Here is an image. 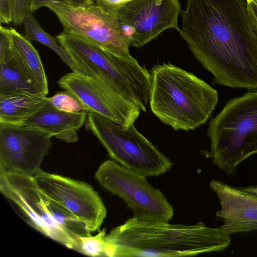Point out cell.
<instances>
[{
	"instance_id": "1",
	"label": "cell",
	"mask_w": 257,
	"mask_h": 257,
	"mask_svg": "<svg viewBox=\"0 0 257 257\" xmlns=\"http://www.w3.org/2000/svg\"><path fill=\"white\" fill-rule=\"evenodd\" d=\"M179 33L216 83L257 89V30L245 0H187Z\"/></svg>"
},
{
	"instance_id": "2",
	"label": "cell",
	"mask_w": 257,
	"mask_h": 257,
	"mask_svg": "<svg viewBox=\"0 0 257 257\" xmlns=\"http://www.w3.org/2000/svg\"><path fill=\"white\" fill-rule=\"evenodd\" d=\"M109 257L184 256L221 251L230 235L203 222L192 225L145 221L133 217L106 235Z\"/></svg>"
},
{
	"instance_id": "3",
	"label": "cell",
	"mask_w": 257,
	"mask_h": 257,
	"mask_svg": "<svg viewBox=\"0 0 257 257\" xmlns=\"http://www.w3.org/2000/svg\"><path fill=\"white\" fill-rule=\"evenodd\" d=\"M150 73V106L163 123L188 131L206 122L218 101L216 90L170 63L154 65Z\"/></svg>"
},
{
	"instance_id": "4",
	"label": "cell",
	"mask_w": 257,
	"mask_h": 257,
	"mask_svg": "<svg viewBox=\"0 0 257 257\" xmlns=\"http://www.w3.org/2000/svg\"><path fill=\"white\" fill-rule=\"evenodd\" d=\"M56 39L69 53L73 71L103 81L146 111L151 87L150 73L130 52L113 51L63 31Z\"/></svg>"
},
{
	"instance_id": "5",
	"label": "cell",
	"mask_w": 257,
	"mask_h": 257,
	"mask_svg": "<svg viewBox=\"0 0 257 257\" xmlns=\"http://www.w3.org/2000/svg\"><path fill=\"white\" fill-rule=\"evenodd\" d=\"M208 135L213 164L233 175L239 164L257 154V91L228 101L210 121Z\"/></svg>"
},
{
	"instance_id": "6",
	"label": "cell",
	"mask_w": 257,
	"mask_h": 257,
	"mask_svg": "<svg viewBox=\"0 0 257 257\" xmlns=\"http://www.w3.org/2000/svg\"><path fill=\"white\" fill-rule=\"evenodd\" d=\"M0 190L20 208L32 227L66 247L76 250V242L68 232L77 229L79 220L43 193L33 176L0 170Z\"/></svg>"
},
{
	"instance_id": "7",
	"label": "cell",
	"mask_w": 257,
	"mask_h": 257,
	"mask_svg": "<svg viewBox=\"0 0 257 257\" xmlns=\"http://www.w3.org/2000/svg\"><path fill=\"white\" fill-rule=\"evenodd\" d=\"M92 132L114 161L145 177L158 176L171 170L173 163L134 124L125 127L94 112L86 119Z\"/></svg>"
},
{
	"instance_id": "8",
	"label": "cell",
	"mask_w": 257,
	"mask_h": 257,
	"mask_svg": "<svg viewBox=\"0 0 257 257\" xmlns=\"http://www.w3.org/2000/svg\"><path fill=\"white\" fill-rule=\"evenodd\" d=\"M95 178L104 188L126 203L136 218L145 221H169L172 218V206L146 177L108 160L99 166Z\"/></svg>"
},
{
	"instance_id": "9",
	"label": "cell",
	"mask_w": 257,
	"mask_h": 257,
	"mask_svg": "<svg viewBox=\"0 0 257 257\" xmlns=\"http://www.w3.org/2000/svg\"><path fill=\"white\" fill-rule=\"evenodd\" d=\"M47 8L55 14L63 32L113 51L129 52L130 44L122 31L117 14L106 12L95 4L79 7L56 3Z\"/></svg>"
},
{
	"instance_id": "10",
	"label": "cell",
	"mask_w": 257,
	"mask_h": 257,
	"mask_svg": "<svg viewBox=\"0 0 257 257\" xmlns=\"http://www.w3.org/2000/svg\"><path fill=\"white\" fill-rule=\"evenodd\" d=\"M33 178L43 193L81 221L91 232L99 230L107 211L101 198L91 186L41 169Z\"/></svg>"
},
{
	"instance_id": "11",
	"label": "cell",
	"mask_w": 257,
	"mask_h": 257,
	"mask_svg": "<svg viewBox=\"0 0 257 257\" xmlns=\"http://www.w3.org/2000/svg\"><path fill=\"white\" fill-rule=\"evenodd\" d=\"M60 87L75 94L88 112H92L127 127L134 123L141 109L103 81L77 71L63 75Z\"/></svg>"
},
{
	"instance_id": "12",
	"label": "cell",
	"mask_w": 257,
	"mask_h": 257,
	"mask_svg": "<svg viewBox=\"0 0 257 257\" xmlns=\"http://www.w3.org/2000/svg\"><path fill=\"white\" fill-rule=\"evenodd\" d=\"M52 137L28 125L0 123V170L33 176L41 169Z\"/></svg>"
},
{
	"instance_id": "13",
	"label": "cell",
	"mask_w": 257,
	"mask_h": 257,
	"mask_svg": "<svg viewBox=\"0 0 257 257\" xmlns=\"http://www.w3.org/2000/svg\"><path fill=\"white\" fill-rule=\"evenodd\" d=\"M179 0H133L117 14L121 24L132 29L131 46H144L164 31L179 30Z\"/></svg>"
},
{
	"instance_id": "14",
	"label": "cell",
	"mask_w": 257,
	"mask_h": 257,
	"mask_svg": "<svg viewBox=\"0 0 257 257\" xmlns=\"http://www.w3.org/2000/svg\"><path fill=\"white\" fill-rule=\"evenodd\" d=\"M209 186L219 200L221 208L215 215L223 219L219 227L224 232L257 230V195L215 179Z\"/></svg>"
},
{
	"instance_id": "15",
	"label": "cell",
	"mask_w": 257,
	"mask_h": 257,
	"mask_svg": "<svg viewBox=\"0 0 257 257\" xmlns=\"http://www.w3.org/2000/svg\"><path fill=\"white\" fill-rule=\"evenodd\" d=\"M88 111L69 112L52 105L48 100L35 114L22 124L28 125L50 134L67 143L78 140L77 131L86 121Z\"/></svg>"
},
{
	"instance_id": "16",
	"label": "cell",
	"mask_w": 257,
	"mask_h": 257,
	"mask_svg": "<svg viewBox=\"0 0 257 257\" xmlns=\"http://www.w3.org/2000/svg\"><path fill=\"white\" fill-rule=\"evenodd\" d=\"M23 93L45 95L24 65L12 41L0 48V97Z\"/></svg>"
},
{
	"instance_id": "17",
	"label": "cell",
	"mask_w": 257,
	"mask_h": 257,
	"mask_svg": "<svg viewBox=\"0 0 257 257\" xmlns=\"http://www.w3.org/2000/svg\"><path fill=\"white\" fill-rule=\"evenodd\" d=\"M47 100L46 95L26 93L0 97V123L22 124Z\"/></svg>"
},
{
	"instance_id": "18",
	"label": "cell",
	"mask_w": 257,
	"mask_h": 257,
	"mask_svg": "<svg viewBox=\"0 0 257 257\" xmlns=\"http://www.w3.org/2000/svg\"><path fill=\"white\" fill-rule=\"evenodd\" d=\"M10 33L14 46L25 67L33 76L44 94L48 93L47 76L38 51L16 29L10 28Z\"/></svg>"
},
{
	"instance_id": "19",
	"label": "cell",
	"mask_w": 257,
	"mask_h": 257,
	"mask_svg": "<svg viewBox=\"0 0 257 257\" xmlns=\"http://www.w3.org/2000/svg\"><path fill=\"white\" fill-rule=\"evenodd\" d=\"M24 36L29 41H37L54 51L60 58L73 71L74 67L71 57L67 50L59 43L57 39L46 32L40 26L33 15L27 14L24 18Z\"/></svg>"
},
{
	"instance_id": "20",
	"label": "cell",
	"mask_w": 257,
	"mask_h": 257,
	"mask_svg": "<svg viewBox=\"0 0 257 257\" xmlns=\"http://www.w3.org/2000/svg\"><path fill=\"white\" fill-rule=\"evenodd\" d=\"M106 234V230L103 229L94 236L80 237L76 251L90 256H108Z\"/></svg>"
},
{
	"instance_id": "21",
	"label": "cell",
	"mask_w": 257,
	"mask_h": 257,
	"mask_svg": "<svg viewBox=\"0 0 257 257\" xmlns=\"http://www.w3.org/2000/svg\"><path fill=\"white\" fill-rule=\"evenodd\" d=\"M48 101L54 107L69 112L87 111L80 100L72 92L64 90L59 91L50 97Z\"/></svg>"
},
{
	"instance_id": "22",
	"label": "cell",
	"mask_w": 257,
	"mask_h": 257,
	"mask_svg": "<svg viewBox=\"0 0 257 257\" xmlns=\"http://www.w3.org/2000/svg\"><path fill=\"white\" fill-rule=\"evenodd\" d=\"M32 0H15L13 23L19 26L26 15L30 12V8Z\"/></svg>"
},
{
	"instance_id": "23",
	"label": "cell",
	"mask_w": 257,
	"mask_h": 257,
	"mask_svg": "<svg viewBox=\"0 0 257 257\" xmlns=\"http://www.w3.org/2000/svg\"><path fill=\"white\" fill-rule=\"evenodd\" d=\"M15 0H0V22L8 24L13 22Z\"/></svg>"
},
{
	"instance_id": "24",
	"label": "cell",
	"mask_w": 257,
	"mask_h": 257,
	"mask_svg": "<svg viewBox=\"0 0 257 257\" xmlns=\"http://www.w3.org/2000/svg\"><path fill=\"white\" fill-rule=\"evenodd\" d=\"M133 0H94V4L106 12L118 14L129 2Z\"/></svg>"
},
{
	"instance_id": "25",
	"label": "cell",
	"mask_w": 257,
	"mask_h": 257,
	"mask_svg": "<svg viewBox=\"0 0 257 257\" xmlns=\"http://www.w3.org/2000/svg\"><path fill=\"white\" fill-rule=\"evenodd\" d=\"M56 3L70 4V1L69 0H32L30 11L33 13L42 7H47L48 5Z\"/></svg>"
},
{
	"instance_id": "26",
	"label": "cell",
	"mask_w": 257,
	"mask_h": 257,
	"mask_svg": "<svg viewBox=\"0 0 257 257\" xmlns=\"http://www.w3.org/2000/svg\"><path fill=\"white\" fill-rule=\"evenodd\" d=\"M246 3L249 18L252 24L257 30V4L251 1Z\"/></svg>"
},
{
	"instance_id": "27",
	"label": "cell",
	"mask_w": 257,
	"mask_h": 257,
	"mask_svg": "<svg viewBox=\"0 0 257 257\" xmlns=\"http://www.w3.org/2000/svg\"><path fill=\"white\" fill-rule=\"evenodd\" d=\"M70 4L79 7L87 6L93 4L91 0H69Z\"/></svg>"
},
{
	"instance_id": "28",
	"label": "cell",
	"mask_w": 257,
	"mask_h": 257,
	"mask_svg": "<svg viewBox=\"0 0 257 257\" xmlns=\"http://www.w3.org/2000/svg\"><path fill=\"white\" fill-rule=\"evenodd\" d=\"M240 188L244 191L257 195V186H250Z\"/></svg>"
},
{
	"instance_id": "29",
	"label": "cell",
	"mask_w": 257,
	"mask_h": 257,
	"mask_svg": "<svg viewBox=\"0 0 257 257\" xmlns=\"http://www.w3.org/2000/svg\"><path fill=\"white\" fill-rule=\"evenodd\" d=\"M246 2L251 1V2H253V3H255L256 4H257V0H246Z\"/></svg>"
},
{
	"instance_id": "30",
	"label": "cell",
	"mask_w": 257,
	"mask_h": 257,
	"mask_svg": "<svg viewBox=\"0 0 257 257\" xmlns=\"http://www.w3.org/2000/svg\"><path fill=\"white\" fill-rule=\"evenodd\" d=\"M93 4H94V0H91Z\"/></svg>"
}]
</instances>
